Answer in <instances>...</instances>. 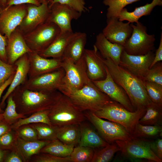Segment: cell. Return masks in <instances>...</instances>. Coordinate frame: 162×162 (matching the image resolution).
Returning a JSON list of instances; mask_svg holds the SVG:
<instances>
[{
    "label": "cell",
    "instance_id": "obj_1",
    "mask_svg": "<svg viewBox=\"0 0 162 162\" xmlns=\"http://www.w3.org/2000/svg\"><path fill=\"white\" fill-rule=\"evenodd\" d=\"M104 63L114 80L127 93L134 111L146 109L152 102L147 93L143 80L116 64L110 58L105 59Z\"/></svg>",
    "mask_w": 162,
    "mask_h": 162
},
{
    "label": "cell",
    "instance_id": "obj_2",
    "mask_svg": "<svg viewBox=\"0 0 162 162\" xmlns=\"http://www.w3.org/2000/svg\"><path fill=\"white\" fill-rule=\"evenodd\" d=\"M11 94L17 112L26 116L49 110L62 93L58 90L49 92L32 91L21 85L16 87Z\"/></svg>",
    "mask_w": 162,
    "mask_h": 162
},
{
    "label": "cell",
    "instance_id": "obj_3",
    "mask_svg": "<svg viewBox=\"0 0 162 162\" xmlns=\"http://www.w3.org/2000/svg\"><path fill=\"white\" fill-rule=\"evenodd\" d=\"M58 90L67 96L74 106L83 112L89 111L94 113L113 100L91 80L78 89L70 88L62 83Z\"/></svg>",
    "mask_w": 162,
    "mask_h": 162
},
{
    "label": "cell",
    "instance_id": "obj_4",
    "mask_svg": "<svg viewBox=\"0 0 162 162\" xmlns=\"http://www.w3.org/2000/svg\"><path fill=\"white\" fill-rule=\"evenodd\" d=\"M146 111V109H138L135 111L130 112L121 104L112 100L94 113L100 118L122 125L131 134Z\"/></svg>",
    "mask_w": 162,
    "mask_h": 162
},
{
    "label": "cell",
    "instance_id": "obj_5",
    "mask_svg": "<svg viewBox=\"0 0 162 162\" xmlns=\"http://www.w3.org/2000/svg\"><path fill=\"white\" fill-rule=\"evenodd\" d=\"M48 116L51 124L58 127L80 124L86 119L83 112L76 108L69 98L62 93L49 110Z\"/></svg>",
    "mask_w": 162,
    "mask_h": 162
},
{
    "label": "cell",
    "instance_id": "obj_6",
    "mask_svg": "<svg viewBox=\"0 0 162 162\" xmlns=\"http://www.w3.org/2000/svg\"><path fill=\"white\" fill-rule=\"evenodd\" d=\"M133 30L131 35L123 46L124 50L128 54L144 55L155 49L154 34L147 33L146 27L139 21L135 25L131 23Z\"/></svg>",
    "mask_w": 162,
    "mask_h": 162
},
{
    "label": "cell",
    "instance_id": "obj_7",
    "mask_svg": "<svg viewBox=\"0 0 162 162\" xmlns=\"http://www.w3.org/2000/svg\"><path fill=\"white\" fill-rule=\"evenodd\" d=\"M60 32V28L55 24L46 22L23 36L30 49L33 52L39 53L46 48Z\"/></svg>",
    "mask_w": 162,
    "mask_h": 162
},
{
    "label": "cell",
    "instance_id": "obj_8",
    "mask_svg": "<svg viewBox=\"0 0 162 162\" xmlns=\"http://www.w3.org/2000/svg\"><path fill=\"white\" fill-rule=\"evenodd\" d=\"M86 118L94 127L101 137L109 144L117 140H125L132 137L122 125L103 120L89 111L83 112Z\"/></svg>",
    "mask_w": 162,
    "mask_h": 162
},
{
    "label": "cell",
    "instance_id": "obj_9",
    "mask_svg": "<svg viewBox=\"0 0 162 162\" xmlns=\"http://www.w3.org/2000/svg\"><path fill=\"white\" fill-rule=\"evenodd\" d=\"M62 60L61 67L65 71L62 83L65 85L71 88L78 89L91 81L87 75L83 56L76 62L67 58H63Z\"/></svg>",
    "mask_w": 162,
    "mask_h": 162
},
{
    "label": "cell",
    "instance_id": "obj_10",
    "mask_svg": "<svg viewBox=\"0 0 162 162\" xmlns=\"http://www.w3.org/2000/svg\"><path fill=\"white\" fill-rule=\"evenodd\" d=\"M150 141L145 139L132 137L125 140H117L115 142L124 156L136 159H146L155 162H161L151 150Z\"/></svg>",
    "mask_w": 162,
    "mask_h": 162
},
{
    "label": "cell",
    "instance_id": "obj_11",
    "mask_svg": "<svg viewBox=\"0 0 162 162\" xmlns=\"http://www.w3.org/2000/svg\"><path fill=\"white\" fill-rule=\"evenodd\" d=\"M65 71L62 68L54 71L29 78L22 85L30 90L51 91L58 90L62 82Z\"/></svg>",
    "mask_w": 162,
    "mask_h": 162
},
{
    "label": "cell",
    "instance_id": "obj_12",
    "mask_svg": "<svg viewBox=\"0 0 162 162\" xmlns=\"http://www.w3.org/2000/svg\"><path fill=\"white\" fill-rule=\"evenodd\" d=\"M154 56V52L144 55H131L127 53L124 50L121 56L119 65L143 80Z\"/></svg>",
    "mask_w": 162,
    "mask_h": 162
},
{
    "label": "cell",
    "instance_id": "obj_13",
    "mask_svg": "<svg viewBox=\"0 0 162 162\" xmlns=\"http://www.w3.org/2000/svg\"><path fill=\"white\" fill-rule=\"evenodd\" d=\"M106 74L105 79L91 81L101 91L112 100L121 104L128 110L135 111L127 93L121 86L115 82L106 66Z\"/></svg>",
    "mask_w": 162,
    "mask_h": 162
},
{
    "label": "cell",
    "instance_id": "obj_14",
    "mask_svg": "<svg viewBox=\"0 0 162 162\" xmlns=\"http://www.w3.org/2000/svg\"><path fill=\"white\" fill-rule=\"evenodd\" d=\"M50 12L46 22L56 25L61 32L72 31L71 22L81 16L80 13L69 6L58 3L49 5Z\"/></svg>",
    "mask_w": 162,
    "mask_h": 162
},
{
    "label": "cell",
    "instance_id": "obj_15",
    "mask_svg": "<svg viewBox=\"0 0 162 162\" xmlns=\"http://www.w3.org/2000/svg\"><path fill=\"white\" fill-rule=\"evenodd\" d=\"M27 12L25 4L4 8L0 14V33L8 38L20 24Z\"/></svg>",
    "mask_w": 162,
    "mask_h": 162
},
{
    "label": "cell",
    "instance_id": "obj_16",
    "mask_svg": "<svg viewBox=\"0 0 162 162\" xmlns=\"http://www.w3.org/2000/svg\"><path fill=\"white\" fill-rule=\"evenodd\" d=\"M29 4L27 6V14L18 27L23 34L46 22L50 12L49 2L42 3L39 5Z\"/></svg>",
    "mask_w": 162,
    "mask_h": 162
},
{
    "label": "cell",
    "instance_id": "obj_17",
    "mask_svg": "<svg viewBox=\"0 0 162 162\" xmlns=\"http://www.w3.org/2000/svg\"><path fill=\"white\" fill-rule=\"evenodd\" d=\"M133 29L131 23H124L117 17L108 18L102 33L109 40L123 46L130 37Z\"/></svg>",
    "mask_w": 162,
    "mask_h": 162
},
{
    "label": "cell",
    "instance_id": "obj_18",
    "mask_svg": "<svg viewBox=\"0 0 162 162\" xmlns=\"http://www.w3.org/2000/svg\"><path fill=\"white\" fill-rule=\"evenodd\" d=\"M87 75L92 80L104 79L106 76L104 59L95 46L92 50L85 49L83 55Z\"/></svg>",
    "mask_w": 162,
    "mask_h": 162
},
{
    "label": "cell",
    "instance_id": "obj_19",
    "mask_svg": "<svg viewBox=\"0 0 162 162\" xmlns=\"http://www.w3.org/2000/svg\"><path fill=\"white\" fill-rule=\"evenodd\" d=\"M6 52L8 63L11 64H14L24 54L33 52L26 43L23 34L18 27L7 38Z\"/></svg>",
    "mask_w": 162,
    "mask_h": 162
},
{
    "label": "cell",
    "instance_id": "obj_20",
    "mask_svg": "<svg viewBox=\"0 0 162 162\" xmlns=\"http://www.w3.org/2000/svg\"><path fill=\"white\" fill-rule=\"evenodd\" d=\"M28 54L30 61L28 74L29 78L50 72L61 68V59H47L33 52Z\"/></svg>",
    "mask_w": 162,
    "mask_h": 162
},
{
    "label": "cell",
    "instance_id": "obj_21",
    "mask_svg": "<svg viewBox=\"0 0 162 162\" xmlns=\"http://www.w3.org/2000/svg\"><path fill=\"white\" fill-rule=\"evenodd\" d=\"M94 45L103 58H110L115 63L119 65L121 56L124 50L123 46L111 42L102 32L97 35Z\"/></svg>",
    "mask_w": 162,
    "mask_h": 162
},
{
    "label": "cell",
    "instance_id": "obj_22",
    "mask_svg": "<svg viewBox=\"0 0 162 162\" xmlns=\"http://www.w3.org/2000/svg\"><path fill=\"white\" fill-rule=\"evenodd\" d=\"M16 70L13 80L5 94L3 96L1 105H3L5 100L18 86L23 84L27 80L29 70L30 61L28 53L21 56L14 63Z\"/></svg>",
    "mask_w": 162,
    "mask_h": 162
},
{
    "label": "cell",
    "instance_id": "obj_23",
    "mask_svg": "<svg viewBox=\"0 0 162 162\" xmlns=\"http://www.w3.org/2000/svg\"><path fill=\"white\" fill-rule=\"evenodd\" d=\"M74 33L73 31L61 32L46 48L38 54L45 58L52 57L62 59L67 46Z\"/></svg>",
    "mask_w": 162,
    "mask_h": 162
},
{
    "label": "cell",
    "instance_id": "obj_24",
    "mask_svg": "<svg viewBox=\"0 0 162 162\" xmlns=\"http://www.w3.org/2000/svg\"><path fill=\"white\" fill-rule=\"evenodd\" d=\"M87 34L83 32H75L69 41L62 59L67 58L74 62L83 56L87 41Z\"/></svg>",
    "mask_w": 162,
    "mask_h": 162
},
{
    "label": "cell",
    "instance_id": "obj_25",
    "mask_svg": "<svg viewBox=\"0 0 162 162\" xmlns=\"http://www.w3.org/2000/svg\"><path fill=\"white\" fill-rule=\"evenodd\" d=\"M80 127V137L78 145L94 148H102L109 144L88 123L83 122Z\"/></svg>",
    "mask_w": 162,
    "mask_h": 162
},
{
    "label": "cell",
    "instance_id": "obj_26",
    "mask_svg": "<svg viewBox=\"0 0 162 162\" xmlns=\"http://www.w3.org/2000/svg\"><path fill=\"white\" fill-rule=\"evenodd\" d=\"M50 141L40 140L27 141L18 136L14 149L23 162H27L29 161L33 156L40 153L42 148Z\"/></svg>",
    "mask_w": 162,
    "mask_h": 162
},
{
    "label": "cell",
    "instance_id": "obj_27",
    "mask_svg": "<svg viewBox=\"0 0 162 162\" xmlns=\"http://www.w3.org/2000/svg\"><path fill=\"white\" fill-rule=\"evenodd\" d=\"M162 5V0H153L150 3L136 8L131 12H128L127 9L124 8L119 13V20L122 21L126 20L130 23H137L142 16L149 15L155 6Z\"/></svg>",
    "mask_w": 162,
    "mask_h": 162
},
{
    "label": "cell",
    "instance_id": "obj_28",
    "mask_svg": "<svg viewBox=\"0 0 162 162\" xmlns=\"http://www.w3.org/2000/svg\"><path fill=\"white\" fill-rule=\"evenodd\" d=\"M80 137V124L66 125L58 128L57 138L67 145L75 147L78 145Z\"/></svg>",
    "mask_w": 162,
    "mask_h": 162
},
{
    "label": "cell",
    "instance_id": "obj_29",
    "mask_svg": "<svg viewBox=\"0 0 162 162\" xmlns=\"http://www.w3.org/2000/svg\"><path fill=\"white\" fill-rule=\"evenodd\" d=\"M138 123L144 125H162V106L152 102L146 107Z\"/></svg>",
    "mask_w": 162,
    "mask_h": 162
},
{
    "label": "cell",
    "instance_id": "obj_30",
    "mask_svg": "<svg viewBox=\"0 0 162 162\" xmlns=\"http://www.w3.org/2000/svg\"><path fill=\"white\" fill-rule=\"evenodd\" d=\"M74 147L62 142L57 139L51 140L41 149L40 153H48L57 157L70 156Z\"/></svg>",
    "mask_w": 162,
    "mask_h": 162
},
{
    "label": "cell",
    "instance_id": "obj_31",
    "mask_svg": "<svg viewBox=\"0 0 162 162\" xmlns=\"http://www.w3.org/2000/svg\"><path fill=\"white\" fill-rule=\"evenodd\" d=\"M48 113L49 110H42L34 113L28 117L20 118L11 125V128L15 130L23 125L39 123L52 125L49 117Z\"/></svg>",
    "mask_w": 162,
    "mask_h": 162
},
{
    "label": "cell",
    "instance_id": "obj_32",
    "mask_svg": "<svg viewBox=\"0 0 162 162\" xmlns=\"http://www.w3.org/2000/svg\"><path fill=\"white\" fill-rule=\"evenodd\" d=\"M162 132V125H144L138 123L131 135L134 137L145 139L161 136Z\"/></svg>",
    "mask_w": 162,
    "mask_h": 162
},
{
    "label": "cell",
    "instance_id": "obj_33",
    "mask_svg": "<svg viewBox=\"0 0 162 162\" xmlns=\"http://www.w3.org/2000/svg\"><path fill=\"white\" fill-rule=\"evenodd\" d=\"M30 124L36 130L38 140L51 141L57 139L59 127L42 123Z\"/></svg>",
    "mask_w": 162,
    "mask_h": 162
},
{
    "label": "cell",
    "instance_id": "obj_34",
    "mask_svg": "<svg viewBox=\"0 0 162 162\" xmlns=\"http://www.w3.org/2000/svg\"><path fill=\"white\" fill-rule=\"evenodd\" d=\"M120 149L115 142L94 151L91 162H108Z\"/></svg>",
    "mask_w": 162,
    "mask_h": 162
},
{
    "label": "cell",
    "instance_id": "obj_35",
    "mask_svg": "<svg viewBox=\"0 0 162 162\" xmlns=\"http://www.w3.org/2000/svg\"><path fill=\"white\" fill-rule=\"evenodd\" d=\"M140 0H103L104 4L108 7L107 18L117 17L121 10L127 5Z\"/></svg>",
    "mask_w": 162,
    "mask_h": 162
},
{
    "label": "cell",
    "instance_id": "obj_36",
    "mask_svg": "<svg viewBox=\"0 0 162 162\" xmlns=\"http://www.w3.org/2000/svg\"><path fill=\"white\" fill-rule=\"evenodd\" d=\"M8 103L5 111L2 113L3 120L10 125L20 118L26 117V116L18 113L11 94L8 98Z\"/></svg>",
    "mask_w": 162,
    "mask_h": 162
},
{
    "label": "cell",
    "instance_id": "obj_37",
    "mask_svg": "<svg viewBox=\"0 0 162 162\" xmlns=\"http://www.w3.org/2000/svg\"><path fill=\"white\" fill-rule=\"evenodd\" d=\"M94 148L77 145L75 146L70 156L72 162H91Z\"/></svg>",
    "mask_w": 162,
    "mask_h": 162
},
{
    "label": "cell",
    "instance_id": "obj_38",
    "mask_svg": "<svg viewBox=\"0 0 162 162\" xmlns=\"http://www.w3.org/2000/svg\"><path fill=\"white\" fill-rule=\"evenodd\" d=\"M147 93L152 102L162 106V86L143 81Z\"/></svg>",
    "mask_w": 162,
    "mask_h": 162
},
{
    "label": "cell",
    "instance_id": "obj_39",
    "mask_svg": "<svg viewBox=\"0 0 162 162\" xmlns=\"http://www.w3.org/2000/svg\"><path fill=\"white\" fill-rule=\"evenodd\" d=\"M143 81L162 86V63L161 61L157 63L149 69Z\"/></svg>",
    "mask_w": 162,
    "mask_h": 162
},
{
    "label": "cell",
    "instance_id": "obj_40",
    "mask_svg": "<svg viewBox=\"0 0 162 162\" xmlns=\"http://www.w3.org/2000/svg\"><path fill=\"white\" fill-rule=\"evenodd\" d=\"M15 130L18 136L27 141H33L38 140L37 131L30 124L22 126Z\"/></svg>",
    "mask_w": 162,
    "mask_h": 162
},
{
    "label": "cell",
    "instance_id": "obj_41",
    "mask_svg": "<svg viewBox=\"0 0 162 162\" xmlns=\"http://www.w3.org/2000/svg\"><path fill=\"white\" fill-rule=\"evenodd\" d=\"M12 130L0 136V149L12 150L15 148L18 136L16 131Z\"/></svg>",
    "mask_w": 162,
    "mask_h": 162
},
{
    "label": "cell",
    "instance_id": "obj_42",
    "mask_svg": "<svg viewBox=\"0 0 162 162\" xmlns=\"http://www.w3.org/2000/svg\"><path fill=\"white\" fill-rule=\"evenodd\" d=\"M29 160L34 162H72L70 156L61 157L43 153L34 155Z\"/></svg>",
    "mask_w": 162,
    "mask_h": 162
},
{
    "label": "cell",
    "instance_id": "obj_43",
    "mask_svg": "<svg viewBox=\"0 0 162 162\" xmlns=\"http://www.w3.org/2000/svg\"><path fill=\"white\" fill-rule=\"evenodd\" d=\"M16 66L10 64L0 59V87L13 74H15Z\"/></svg>",
    "mask_w": 162,
    "mask_h": 162
},
{
    "label": "cell",
    "instance_id": "obj_44",
    "mask_svg": "<svg viewBox=\"0 0 162 162\" xmlns=\"http://www.w3.org/2000/svg\"><path fill=\"white\" fill-rule=\"evenodd\" d=\"M55 3L68 5L81 13L88 10L85 6L86 3L84 0H52L49 3V5Z\"/></svg>",
    "mask_w": 162,
    "mask_h": 162
},
{
    "label": "cell",
    "instance_id": "obj_45",
    "mask_svg": "<svg viewBox=\"0 0 162 162\" xmlns=\"http://www.w3.org/2000/svg\"><path fill=\"white\" fill-rule=\"evenodd\" d=\"M150 148L154 154L162 160V140L158 138L153 141H150Z\"/></svg>",
    "mask_w": 162,
    "mask_h": 162
},
{
    "label": "cell",
    "instance_id": "obj_46",
    "mask_svg": "<svg viewBox=\"0 0 162 162\" xmlns=\"http://www.w3.org/2000/svg\"><path fill=\"white\" fill-rule=\"evenodd\" d=\"M7 45V38L0 33V59L8 63L6 47Z\"/></svg>",
    "mask_w": 162,
    "mask_h": 162
},
{
    "label": "cell",
    "instance_id": "obj_47",
    "mask_svg": "<svg viewBox=\"0 0 162 162\" xmlns=\"http://www.w3.org/2000/svg\"><path fill=\"white\" fill-rule=\"evenodd\" d=\"M26 4H32L39 5L41 3L37 0H7L5 8L14 5H17Z\"/></svg>",
    "mask_w": 162,
    "mask_h": 162
},
{
    "label": "cell",
    "instance_id": "obj_48",
    "mask_svg": "<svg viewBox=\"0 0 162 162\" xmlns=\"http://www.w3.org/2000/svg\"><path fill=\"white\" fill-rule=\"evenodd\" d=\"M6 162H22V159L15 149L12 150V151L6 154L4 160Z\"/></svg>",
    "mask_w": 162,
    "mask_h": 162
},
{
    "label": "cell",
    "instance_id": "obj_49",
    "mask_svg": "<svg viewBox=\"0 0 162 162\" xmlns=\"http://www.w3.org/2000/svg\"><path fill=\"white\" fill-rule=\"evenodd\" d=\"M162 60V33L160 34V40L158 47L156 51L153 61L150 68L157 63ZM149 68V69H150Z\"/></svg>",
    "mask_w": 162,
    "mask_h": 162
},
{
    "label": "cell",
    "instance_id": "obj_50",
    "mask_svg": "<svg viewBox=\"0 0 162 162\" xmlns=\"http://www.w3.org/2000/svg\"><path fill=\"white\" fill-rule=\"evenodd\" d=\"M12 129L10 125L3 120L0 121V136L10 131Z\"/></svg>",
    "mask_w": 162,
    "mask_h": 162
},
{
    "label": "cell",
    "instance_id": "obj_51",
    "mask_svg": "<svg viewBox=\"0 0 162 162\" xmlns=\"http://www.w3.org/2000/svg\"><path fill=\"white\" fill-rule=\"evenodd\" d=\"M15 74L12 75L4 84L0 87V99L4 91L11 84ZM3 112V111L2 110L0 105V113H2Z\"/></svg>",
    "mask_w": 162,
    "mask_h": 162
},
{
    "label": "cell",
    "instance_id": "obj_52",
    "mask_svg": "<svg viewBox=\"0 0 162 162\" xmlns=\"http://www.w3.org/2000/svg\"><path fill=\"white\" fill-rule=\"evenodd\" d=\"M6 152V151L0 148V162L4 161Z\"/></svg>",
    "mask_w": 162,
    "mask_h": 162
},
{
    "label": "cell",
    "instance_id": "obj_53",
    "mask_svg": "<svg viewBox=\"0 0 162 162\" xmlns=\"http://www.w3.org/2000/svg\"><path fill=\"white\" fill-rule=\"evenodd\" d=\"M7 0H0V4L3 8H4L6 6Z\"/></svg>",
    "mask_w": 162,
    "mask_h": 162
},
{
    "label": "cell",
    "instance_id": "obj_54",
    "mask_svg": "<svg viewBox=\"0 0 162 162\" xmlns=\"http://www.w3.org/2000/svg\"><path fill=\"white\" fill-rule=\"evenodd\" d=\"M41 4L42 3L48 2L49 3L51 1V0H37Z\"/></svg>",
    "mask_w": 162,
    "mask_h": 162
},
{
    "label": "cell",
    "instance_id": "obj_55",
    "mask_svg": "<svg viewBox=\"0 0 162 162\" xmlns=\"http://www.w3.org/2000/svg\"><path fill=\"white\" fill-rule=\"evenodd\" d=\"M3 120L2 113H0V121Z\"/></svg>",
    "mask_w": 162,
    "mask_h": 162
},
{
    "label": "cell",
    "instance_id": "obj_56",
    "mask_svg": "<svg viewBox=\"0 0 162 162\" xmlns=\"http://www.w3.org/2000/svg\"><path fill=\"white\" fill-rule=\"evenodd\" d=\"M3 8H4L1 4H0V14Z\"/></svg>",
    "mask_w": 162,
    "mask_h": 162
},
{
    "label": "cell",
    "instance_id": "obj_57",
    "mask_svg": "<svg viewBox=\"0 0 162 162\" xmlns=\"http://www.w3.org/2000/svg\"><path fill=\"white\" fill-rule=\"evenodd\" d=\"M52 1V0H51V1Z\"/></svg>",
    "mask_w": 162,
    "mask_h": 162
}]
</instances>
